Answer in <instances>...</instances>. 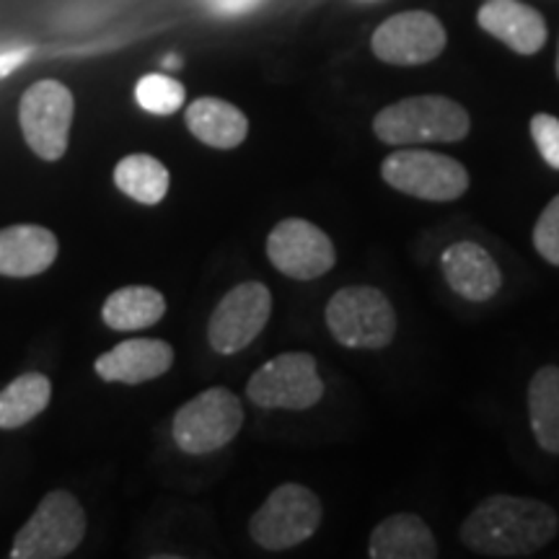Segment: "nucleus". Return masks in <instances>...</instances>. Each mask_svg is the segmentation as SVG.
I'll use <instances>...</instances> for the list:
<instances>
[{"label": "nucleus", "mask_w": 559, "mask_h": 559, "mask_svg": "<svg viewBox=\"0 0 559 559\" xmlns=\"http://www.w3.org/2000/svg\"><path fill=\"white\" fill-rule=\"evenodd\" d=\"M166 313V298L148 285H128L104 300L102 319L109 330L138 332L153 326Z\"/></svg>", "instance_id": "19"}, {"label": "nucleus", "mask_w": 559, "mask_h": 559, "mask_svg": "<svg viewBox=\"0 0 559 559\" xmlns=\"http://www.w3.org/2000/svg\"><path fill=\"white\" fill-rule=\"evenodd\" d=\"M477 21L481 29L519 55L539 52L547 41V21L542 13L515 0H489L479 9Z\"/></svg>", "instance_id": "15"}, {"label": "nucleus", "mask_w": 559, "mask_h": 559, "mask_svg": "<svg viewBox=\"0 0 559 559\" xmlns=\"http://www.w3.org/2000/svg\"><path fill=\"white\" fill-rule=\"evenodd\" d=\"M557 75H559V55H557Z\"/></svg>", "instance_id": "29"}, {"label": "nucleus", "mask_w": 559, "mask_h": 559, "mask_svg": "<svg viewBox=\"0 0 559 559\" xmlns=\"http://www.w3.org/2000/svg\"><path fill=\"white\" fill-rule=\"evenodd\" d=\"M243 425L241 402L234 391L213 386L194 396L177 412L171 425L174 443L185 453L202 456L228 445Z\"/></svg>", "instance_id": "6"}, {"label": "nucleus", "mask_w": 559, "mask_h": 559, "mask_svg": "<svg viewBox=\"0 0 559 559\" xmlns=\"http://www.w3.org/2000/svg\"><path fill=\"white\" fill-rule=\"evenodd\" d=\"M247 396L262 409H309L324 396L317 358L309 353H283L251 376Z\"/></svg>", "instance_id": "8"}, {"label": "nucleus", "mask_w": 559, "mask_h": 559, "mask_svg": "<svg viewBox=\"0 0 559 559\" xmlns=\"http://www.w3.org/2000/svg\"><path fill=\"white\" fill-rule=\"evenodd\" d=\"M472 120L466 109L449 96H409L381 109L373 132L386 145L456 143L469 135Z\"/></svg>", "instance_id": "2"}, {"label": "nucleus", "mask_w": 559, "mask_h": 559, "mask_svg": "<svg viewBox=\"0 0 559 559\" xmlns=\"http://www.w3.org/2000/svg\"><path fill=\"white\" fill-rule=\"evenodd\" d=\"M181 66V60L177 58V55H169V58L164 60V68H169V70H177Z\"/></svg>", "instance_id": "28"}, {"label": "nucleus", "mask_w": 559, "mask_h": 559, "mask_svg": "<svg viewBox=\"0 0 559 559\" xmlns=\"http://www.w3.org/2000/svg\"><path fill=\"white\" fill-rule=\"evenodd\" d=\"M555 508L542 500L492 495L472 510L461 542L481 557H528L557 536Z\"/></svg>", "instance_id": "1"}, {"label": "nucleus", "mask_w": 559, "mask_h": 559, "mask_svg": "<svg viewBox=\"0 0 559 559\" xmlns=\"http://www.w3.org/2000/svg\"><path fill=\"white\" fill-rule=\"evenodd\" d=\"M50 379L41 373H24L0 391V428L13 430L26 425L50 404Z\"/></svg>", "instance_id": "22"}, {"label": "nucleus", "mask_w": 559, "mask_h": 559, "mask_svg": "<svg viewBox=\"0 0 559 559\" xmlns=\"http://www.w3.org/2000/svg\"><path fill=\"white\" fill-rule=\"evenodd\" d=\"M257 3H260V0H210L213 11L226 13V16H234V13H243V11L254 9Z\"/></svg>", "instance_id": "26"}, {"label": "nucleus", "mask_w": 559, "mask_h": 559, "mask_svg": "<svg viewBox=\"0 0 559 559\" xmlns=\"http://www.w3.org/2000/svg\"><path fill=\"white\" fill-rule=\"evenodd\" d=\"M326 326L340 345L381 349L396 334V311L386 293L370 285H349L326 304Z\"/></svg>", "instance_id": "3"}, {"label": "nucleus", "mask_w": 559, "mask_h": 559, "mask_svg": "<svg viewBox=\"0 0 559 559\" xmlns=\"http://www.w3.org/2000/svg\"><path fill=\"white\" fill-rule=\"evenodd\" d=\"M187 128L200 143L218 151L239 148L249 135L247 115L234 104L215 99V96H202V99L190 104Z\"/></svg>", "instance_id": "18"}, {"label": "nucleus", "mask_w": 559, "mask_h": 559, "mask_svg": "<svg viewBox=\"0 0 559 559\" xmlns=\"http://www.w3.org/2000/svg\"><path fill=\"white\" fill-rule=\"evenodd\" d=\"M174 362V349L164 340H124L96 360V373L109 383H145L158 379Z\"/></svg>", "instance_id": "14"}, {"label": "nucleus", "mask_w": 559, "mask_h": 559, "mask_svg": "<svg viewBox=\"0 0 559 559\" xmlns=\"http://www.w3.org/2000/svg\"><path fill=\"white\" fill-rule=\"evenodd\" d=\"M26 60V50H11V52H0V79L13 73V68L21 66Z\"/></svg>", "instance_id": "27"}, {"label": "nucleus", "mask_w": 559, "mask_h": 559, "mask_svg": "<svg viewBox=\"0 0 559 559\" xmlns=\"http://www.w3.org/2000/svg\"><path fill=\"white\" fill-rule=\"evenodd\" d=\"M58 260V239L41 226H11L0 230V275H41Z\"/></svg>", "instance_id": "16"}, {"label": "nucleus", "mask_w": 559, "mask_h": 559, "mask_svg": "<svg viewBox=\"0 0 559 559\" xmlns=\"http://www.w3.org/2000/svg\"><path fill=\"white\" fill-rule=\"evenodd\" d=\"M368 555L370 559H436L438 542L419 515L396 513L373 528Z\"/></svg>", "instance_id": "17"}, {"label": "nucleus", "mask_w": 559, "mask_h": 559, "mask_svg": "<svg viewBox=\"0 0 559 559\" xmlns=\"http://www.w3.org/2000/svg\"><path fill=\"white\" fill-rule=\"evenodd\" d=\"M272 317V293L267 285L247 280L228 290L207 326V340L215 353L234 355L260 337Z\"/></svg>", "instance_id": "10"}, {"label": "nucleus", "mask_w": 559, "mask_h": 559, "mask_svg": "<svg viewBox=\"0 0 559 559\" xmlns=\"http://www.w3.org/2000/svg\"><path fill=\"white\" fill-rule=\"evenodd\" d=\"M115 185L117 190L135 202L158 205L166 198V192H169L171 177L169 169L158 158L148 156V153H132V156H124L117 164Z\"/></svg>", "instance_id": "21"}, {"label": "nucleus", "mask_w": 559, "mask_h": 559, "mask_svg": "<svg viewBox=\"0 0 559 559\" xmlns=\"http://www.w3.org/2000/svg\"><path fill=\"white\" fill-rule=\"evenodd\" d=\"M440 267L456 296L481 304L498 296L502 272L492 254L477 241H456L440 254Z\"/></svg>", "instance_id": "13"}, {"label": "nucleus", "mask_w": 559, "mask_h": 559, "mask_svg": "<svg viewBox=\"0 0 559 559\" xmlns=\"http://www.w3.org/2000/svg\"><path fill=\"white\" fill-rule=\"evenodd\" d=\"M185 86L177 79L164 73L143 75L135 86V99L140 109L151 111V115H174L185 104Z\"/></svg>", "instance_id": "23"}, {"label": "nucleus", "mask_w": 559, "mask_h": 559, "mask_svg": "<svg viewBox=\"0 0 559 559\" xmlns=\"http://www.w3.org/2000/svg\"><path fill=\"white\" fill-rule=\"evenodd\" d=\"M381 177L396 192L430 202H451L469 190V171L456 158L423 148H404L386 156Z\"/></svg>", "instance_id": "7"}, {"label": "nucleus", "mask_w": 559, "mask_h": 559, "mask_svg": "<svg viewBox=\"0 0 559 559\" xmlns=\"http://www.w3.org/2000/svg\"><path fill=\"white\" fill-rule=\"evenodd\" d=\"M267 257L272 267L293 280H317L337 262L330 236L304 218H285L270 230Z\"/></svg>", "instance_id": "11"}, {"label": "nucleus", "mask_w": 559, "mask_h": 559, "mask_svg": "<svg viewBox=\"0 0 559 559\" xmlns=\"http://www.w3.org/2000/svg\"><path fill=\"white\" fill-rule=\"evenodd\" d=\"M528 419L536 443L559 456V366H544L531 379Z\"/></svg>", "instance_id": "20"}, {"label": "nucleus", "mask_w": 559, "mask_h": 559, "mask_svg": "<svg viewBox=\"0 0 559 559\" xmlns=\"http://www.w3.org/2000/svg\"><path fill=\"white\" fill-rule=\"evenodd\" d=\"M86 534V513L66 489H55L39 502L26 526L13 539V559L68 557Z\"/></svg>", "instance_id": "5"}, {"label": "nucleus", "mask_w": 559, "mask_h": 559, "mask_svg": "<svg viewBox=\"0 0 559 559\" xmlns=\"http://www.w3.org/2000/svg\"><path fill=\"white\" fill-rule=\"evenodd\" d=\"M73 109V94L60 81H39L26 91L19 107V122L26 143L39 158L58 160L66 156Z\"/></svg>", "instance_id": "9"}, {"label": "nucleus", "mask_w": 559, "mask_h": 559, "mask_svg": "<svg viewBox=\"0 0 559 559\" xmlns=\"http://www.w3.org/2000/svg\"><path fill=\"white\" fill-rule=\"evenodd\" d=\"M321 523V500L309 487L285 481L275 487L260 510L251 515L249 534L262 549H293L317 534Z\"/></svg>", "instance_id": "4"}, {"label": "nucleus", "mask_w": 559, "mask_h": 559, "mask_svg": "<svg viewBox=\"0 0 559 559\" xmlns=\"http://www.w3.org/2000/svg\"><path fill=\"white\" fill-rule=\"evenodd\" d=\"M531 138H534L536 148L542 158L547 160L551 169L559 171V120L551 115H534L531 120Z\"/></svg>", "instance_id": "25"}, {"label": "nucleus", "mask_w": 559, "mask_h": 559, "mask_svg": "<svg viewBox=\"0 0 559 559\" xmlns=\"http://www.w3.org/2000/svg\"><path fill=\"white\" fill-rule=\"evenodd\" d=\"M445 47L443 24L428 11H407L373 32L376 58L389 66H425Z\"/></svg>", "instance_id": "12"}, {"label": "nucleus", "mask_w": 559, "mask_h": 559, "mask_svg": "<svg viewBox=\"0 0 559 559\" xmlns=\"http://www.w3.org/2000/svg\"><path fill=\"white\" fill-rule=\"evenodd\" d=\"M534 247L549 264L559 267V194L544 207L534 228Z\"/></svg>", "instance_id": "24"}]
</instances>
